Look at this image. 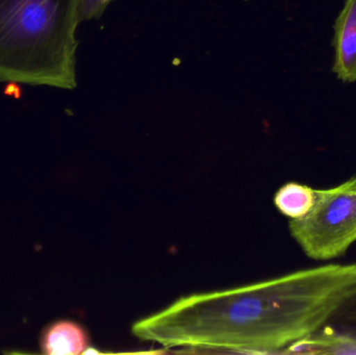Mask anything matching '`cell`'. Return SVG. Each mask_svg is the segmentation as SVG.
<instances>
[{"mask_svg": "<svg viewBox=\"0 0 356 355\" xmlns=\"http://www.w3.org/2000/svg\"><path fill=\"white\" fill-rule=\"evenodd\" d=\"M356 294V264L180 297L131 333L165 348L275 354L321 331Z\"/></svg>", "mask_w": 356, "mask_h": 355, "instance_id": "cell-1", "label": "cell"}, {"mask_svg": "<svg viewBox=\"0 0 356 355\" xmlns=\"http://www.w3.org/2000/svg\"><path fill=\"white\" fill-rule=\"evenodd\" d=\"M282 354L356 355V336L340 333L326 325L311 337L293 344Z\"/></svg>", "mask_w": 356, "mask_h": 355, "instance_id": "cell-6", "label": "cell"}, {"mask_svg": "<svg viewBox=\"0 0 356 355\" xmlns=\"http://www.w3.org/2000/svg\"><path fill=\"white\" fill-rule=\"evenodd\" d=\"M79 0H0V81L76 88Z\"/></svg>", "mask_w": 356, "mask_h": 355, "instance_id": "cell-2", "label": "cell"}, {"mask_svg": "<svg viewBox=\"0 0 356 355\" xmlns=\"http://www.w3.org/2000/svg\"><path fill=\"white\" fill-rule=\"evenodd\" d=\"M113 1L115 0H79V22L99 19Z\"/></svg>", "mask_w": 356, "mask_h": 355, "instance_id": "cell-9", "label": "cell"}, {"mask_svg": "<svg viewBox=\"0 0 356 355\" xmlns=\"http://www.w3.org/2000/svg\"><path fill=\"white\" fill-rule=\"evenodd\" d=\"M328 325L334 331L356 336V294L339 311Z\"/></svg>", "mask_w": 356, "mask_h": 355, "instance_id": "cell-8", "label": "cell"}, {"mask_svg": "<svg viewBox=\"0 0 356 355\" xmlns=\"http://www.w3.org/2000/svg\"><path fill=\"white\" fill-rule=\"evenodd\" d=\"M316 189L297 183L282 185L274 196V204L286 217L299 219L311 210L315 201Z\"/></svg>", "mask_w": 356, "mask_h": 355, "instance_id": "cell-7", "label": "cell"}, {"mask_svg": "<svg viewBox=\"0 0 356 355\" xmlns=\"http://www.w3.org/2000/svg\"><path fill=\"white\" fill-rule=\"evenodd\" d=\"M89 346L88 331L83 325L72 320H58L47 325L40 338V348L43 354H83Z\"/></svg>", "mask_w": 356, "mask_h": 355, "instance_id": "cell-5", "label": "cell"}, {"mask_svg": "<svg viewBox=\"0 0 356 355\" xmlns=\"http://www.w3.org/2000/svg\"><path fill=\"white\" fill-rule=\"evenodd\" d=\"M332 71L343 83L356 81V0H346L334 22Z\"/></svg>", "mask_w": 356, "mask_h": 355, "instance_id": "cell-4", "label": "cell"}, {"mask_svg": "<svg viewBox=\"0 0 356 355\" xmlns=\"http://www.w3.org/2000/svg\"><path fill=\"white\" fill-rule=\"evenodd\" d=\"M289 229L312 260L344 256L356 242V176L330 189L316 190L311 210L290 220Z\"/></svg>", "mask_w": 356, "mask_h": 355, "instance_id": "cell-3", "label": "cell"}]
</instances>
